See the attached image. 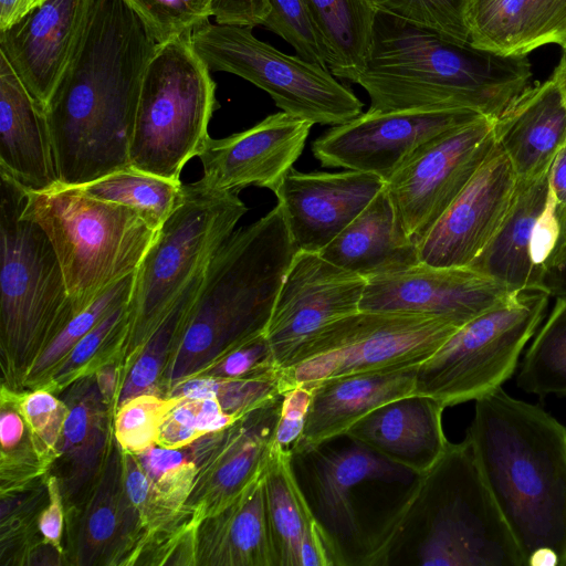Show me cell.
I'll return each instance as SVG.
<instances>
[{
    "label": "cell",
    "instance_id": "cell-33",
    "mask_svg": "<svg viewBox=\"0 0 566 566\" xmlns=\"http://www.w3.org/2000/svg\"><path fill=\"white\" fill-rule=\"evenodd\" d=\"M328 52V70L355 83L366 69L378 10L370 0H305Z\"/></svg>",
    "mask_w": 566,
    "mask_h": 566
},
{
    "label": "cell",
    "instance_id": "cell-55",
    "mask_svg": "<svg viewBox=\"0 0 566 566\" xmlns=\"http://www.w3.org/2000/svg\"><path fill=\"white\" fill-rule=\"evenodd\" d=\"M95 379L103 399L109 405L119 392L118 370L114 365H105L95 371Z\"/></svg>",
    "mask_w": 566,
    "mask_h": 566
},
{
    "label": "cell",
    "instance_id": "cell-6",
    "mask_svg": "<svg viewBox=\"0 0 566 566\" xmlns=\"http://www.w3.org/2000/svg\"><path fill=\"white\" fill-rule=\"evenodd\" d=\"M380 566H525L467 438L424 472Z\"/></svg>",
    "mask_w": 566,
    "mask_h": 566
},
{
    "label": "cell",
    "instance_id": "cell-42",
    "mask_svg": "<svg viewBox=\"0 0 566 566\" xmlns=\"http://www.w3.org/2000/svg\"><path fill=\"white\" fill-rule=\"evenodd\" d=\"M128 329L127 303L96 324L52 371L46 382L63 387L80 377V371L97 356L124 352Z\"/></svg>",
    "mask_w": 566,
    "mask_h": 566
},
{
    "label": "cell",
    "instance_id": "cell-38",
    "mask_svg": "<svg viewBox=\"0 0 566 566\" xmlns=\"http://www.w3.org/2000/svg\"><path fill=\"white\" fill-rule=\"evenodd\" d=\"M285 391L282 370L253 378L193 376L175 384L169 397L178 399L216 398L223 411L240 419Z\"/></svg>",
    "mask_w": 566,
    "mask_h": 566
},
{
    "label": "cell",
    "instance_id": "cell-23",
    "mask_svg": "<svg viewBox=\"0 0 566 566\" xmlns=\"http://www.w3.org/2000/svg\"><path fill=\"white\" fill-rule=\"evenodd\" d=\"M283 392L218 433L208 457L206 478L196 481L188 497L196 495L197 501H203L208 516L229 504L264 473L273 452Z\"/></svg>",
    "mask_w": 566,
    "mask_h": 566
},
{
    "label": "cell",
    "instance_id": "cell-30",
    "mask_svg": "<svg viewBox=\"0 0 566 566\" xmlns=\"http://www.w3.org/2000/svg\"><path fill=\"white\" fill-rule=\"evenodd\" d=\"M318 253L328 262L366 280L420 262L418 245L400 227L385 186Z\"/></svg>",
    "mask_w": 566,
    "mask_h": 566
},
{
    "label": "cell",
    "instance_id": "cell-39",
    "mask_svg": "<svg viewBox=\"0 0 566 566\" xmlns=\"http://www.w3.org/2000/svg\"><path fill=\"white\" fill-rule=\"evenodd\" d=\"M133 281L134 273L104 290L85 308L75 314L29 368L23 378L25 384L44 385L52 371L84 335L114 310L128 303Z\"/></svg>",
    "mask_w": 566,
    "mask_h": 566
},
{
    "label": "cell",
    "instance_id": "cell-16",
    "mask_svg": "<svg viewBox=\"0 0 566 566\" xmlns=\"http://www.w3.org/2000/svg\"><path fill=\"white\" fill-rule=\"evenodd\" d=\"M367 280L318 252L297 250L275 298L265 336L281 368L325 325L359 311Z\"/></svg>",
    "mask_w": 566,
    "mask_h": 566
},
{
    "label": "cell",
    "instance_id": "cell-49",
    "mask_svg": "<svg viewBox=\"0 0 566 566\" xmlns=\"http://www.w3.org/2000/svg\"><path fill=\"white\" fill-rule=\"evenodd\" d=\"M122 463L124 489L143 528L158 527L176 512L161 499L134 453L122 450Z\"/></svg>",
    "mask_w": 566,
    "mask_h": 566
},
{
    "label": "cell",
    "instance_id": "cell-35",
    "mask_svg": "<svg viewBox=\"0 0 566 566\" xmlns=\"http://www.w3.org/2000/svg\"><path fill=\"white\" fill-rule=\"evenodd\" d=\"M80 187L93 198L135 210L158 231L176 208L182 184L128 167Z\"/></svg>",
    "mask_w": 566,
    "mask_h": 566
},
{
    "label": "cell",
    "instance_id": "cell-29",
    "mask_svg": "<svg viewBox=\"0 0 566 566\" xmlns=\"http://www.w3.org/2000/svg\"><path fill=\"white\" fill-rule=\"evenodd\" d=\"M418 366L325 379L310 387L311 402L298 446L346 432L364 416L415 392Z\"/></svg>",
    "mask_w": 566,
    "mask_h": 566
},
{
    "label": "cell",
    "instance_id": "cell-58",
    "mask_svg": "<svg viewBox=\"0 0 566 566\" xmlns=\"http://www.w3.org/2000/svg\"><path fill=\"white\" fill-rule=\"evenodd\" d=\"M563 56L559 64L556 66L553 75L551 76L556 83L563 101L566 105V51H563Z\"/></svg>",
    "mask_w": 566,
    "mask_h": 566
},
{
    "label": "cell",
    "instance_id": "cell-56",
    "mask_svg": "<svg viewBox=\"0 0 566 566\" xmlns=\"http://www.w3.org/2000/svg\"><path fill=\"white\" fill-rule=\"evenodd\" d=\"M30 12L25 0H0V31H4Z\"/></svg>",
    "mask_w": 566,
    "mask_h": 566
},
{
    "label": "cell",
    "instance_id": "cell-12",
    "mask_svg": "<svg viewBox=\"0 0 566 566\" xmlns=\"http://www.w3.org/2000/svg\"><path fill=\"white\" fill-rule=\"evenodd\" d=\"M459 327L441 318L359 310L300 345L282 368L285 390L352 374L419 366Z\"/></svg>",
    "mask_w": 566,
    "mask_h": 566
},
{
    "label": "cell",
    "instance_id": "cell-52",
    "mask_svg": "<svg viewBox=\"0 0 566 566\" xmlns=\"http://www.w3.org/2000/svg\"><path fill=\"white\" fill-rule=\"evenodd\" d=\"M210 15L216 23L254 28L263 25L271 13L270 0H210Z\"/></svg>",
    "mask_w": 566,
    "mask_h": 566
},
{
    "label": "cell",
    "instance_id": "cell-22",
    "mask_svg": "<svg viewBox=\"0 0 566 566\" xmlns=\"http://www.w3.org/2000/svg\"><path fill=\"white\" fill-rule=\"evenodd\" d=\"M69 407L55 468L64 507L80 510L97 485L112 449L108 403L94 375L81 376L61 398Z\"/></svg>",
    "mask_w": 566,
    "mask_h": 566
},
{
    "label": "cell",
    "instance_id": "cell-59",
    "mask_svg": "<svg viewBox=\"0 0 566 566\" xmlns=\"http://www.w3.org/2000/svg\"><path fill=\"white\" fill-rule=\"evenodd\" d=\"M564 264H566V241L560 245V248L553 255L547 270L551 268L564 265Z\"/></svg>",
    "mask_w": 566,
    "mask_h": 566
},
{
    "label": "cell",
    "instance_id": "cell-45",
    "mask_svg": "<svg viewBox=\"0 0 566 566\" xmlns=\"http://www.w3.org/2000/svg\"><path fill=\"white\" fill-rule=\"evenodd\" d=\"M263 27L284 39L302 59L328 69V52L311 18L305 0H270Z\"/></svg>",
    "mask_w": 566,
    "mask_h": 566
},
{
    "label": "cell",
    "instance_id": "cell-50",
    "mask_svg": "<svg viewBox=\"0 0 566 566\" xmlns=\"http://www.w3.org/2000/svg\"><path fill=\"white\" fill-rule=\"evenodd\" d=\"M311 402V389L297 385L283 392L280 417L273 438V450L290 455L300 443Z\"/></svg>",
    "mask_w": 566,
    "mask_h": 566
},
{
    "label": "cell",
    "instance_id": "cell-3",
    "mask_svg": "<svg viewBox=\"0 0 566 566\" xmlns=\"http://www.w3.org/2000/svg\"><path fill=\"white\" fill-rule=\"evenodd\" d=\"M475 401L467 439L523 557L566 566V426L502 387Z\"/></svg>",
    "mask_w": 566,
    "mask_h": 566
},
{
    "label": "cell",
    "instance_id": "cell-47",
    "mask_svg": "<svg viewBox=\"0 0 566 566\" xmlns=\"http://www.w3.org/2000/svg\"><path fill=\"white\" fill-rule=\"evenodd\" d=\"M19 406L48 470L56 458L69 407L42 388L19 395Z\"/></svg>",
    "mask_w": 566,
    "mask_h": 566
},
{
    "label": "cell",
    "instance_id": "cell-40",
    "mask_svg": "<svg viewBox=\"0 0 566 566\" xmlns=\"http://www.w3.org/2000/svg\"><path fill=\"white\" fill-rule=\"evenodd\" d=\"M1 490H18L46 470L19 406V395L2 392L0 416Z\"/></svg>",
    "mask_w": 566,
    "mask_h": 566
},
{
    "label": "cell",
    "instance_id": "cell-18",
    "mask_svg": "<svg viewBox=\"0 0 566 566\" xmlns=\"http://www.w3.org/2000/svg\"><path fill=\"white\" fill-rule=\"evenodd\" d=\"M517 177L500 146L418 244L419 261L433 266L464 268L484 250L503 223Z\"/></svg>",
    "mask_w": 566,
    "mask_h": 566
},
{
    "label": "cell",
    "instance_id": "cell-34",
    "mask_svg": "<svg viewBox=\"0 0 566 566\" xmlns=\"http://www.w3.org/2000/svg\"><path fill=\"white\" fill-rule=\"evenodd\" d=\"M264 481L275 566H301L302 543L315 522L294 482L287 455L273 450Z\"/></svg>",
    "mask_w": 566,
    "mask_h": 566
},
{
    "label": "cell",
    "instance_id": "cell-14",
    "mask_svg": "<svg viewBox=\"0 0 566 566\" xmlns=\"http://www.w3.org/2000/svg\"><path fill=\"white\" fill-rule=\"evenodd\" d=\"M488 117L437 136L385 181L403 232L418 245L496 146Z\"/></svg>",
    "mask_w": 566,
    "mask_h": 566
},
{
    "label": "cell",
    "instance_id": "cell-27",
    "mask_svg": "<svg viewBox=\"0 0 566 566\" xmlns=\"http://www.w3.org/2000/svg\"><path fill=\"white\" fill-rule=\"evenodd\" d=\"M549 171L518 180L511 208L497 232L468 266L511 292L544 290V275L534 261V239L549 199ZM546 292V291H545Z\"/></svg>",
    "mask_w": 566,
    "mask_h": 566
},
{
    "label": "cell",
    "instance_id": "cell-61",
    "mask_svg": "<svg viewBox=\"0 0 566 566\" xmlns=\"http://www.w3.org/2000/svg\"><path fill=\"white\" fill-rule=\"evenodd\" d=\"M563 51H566V43L562 46Z\"/></svg>",
    "mask_w": 566,
    "mask_h": 566
},
{
    "label": "cell",
    "instance_id": "cell-60",
    "mask_svg": "<svg viewBox=\"0 0 566 566\" xmlns=\"http://www.w3.org/2000/svg\"><path fill=\"white\" fill-rule=\"evenodd\" d=\"M27 3H28V7L30 9V12L35 9L36 7L41 6L42 3H44L46 0H25Z\"/></svg>",
    "mask_w": 566,
    "mask_h": 566
},
{
    "label": "cell",
    "instance_id": "cell-10",
    "mask_svg": "<svg viewBox=\"0 0 566 566\" xmlns=\"http://www.w3.org/2000/svg\"><path fill=\"white\" fill-rule=\"evenodd\" d=\"M190 33L158 44L150 57L129 148L130 167L174 181L203 149L218 108L216 83Z\"/></svg>",
    "mask_w": 566,
    "mask_h": 566
},
{
    "label": "cell",
    "instance_id": "cell-31",
    "mask_svg": "<svg viewBox=\"0 0 566 566\" xmlns=\"http://www.w3.org/2000/svg\"><path fill=\"white\" fill-rule=\"evenodd\" d=\"M118 448V443H113L97 485L80 509L74 539L76 564H117V558L130 549L143 528L124 489Z\"/></svg>",
    "mask_w": 566,
    "mask_h": 566
},
{
    "label": "cell",
    "instance_id": "cell-37",
    "mask_svg": "<svg viewBox=\"0 0 566 566\" xmlns=\"http://www.w3.org/2000/svg\"><path fill=\"white\" fill-rule=\"evenodd\" d=\"M516 385L527 394L566 396V296L557 297L526 350Z\"/></svg>",
    "mask_w": 566,
    "mask_h": 566
},
{
    "label": "cell",
    "instance_id": "cell-13",
    "mask_svg": "<svg viewBox=\"0 0 566 566\" xmlns=\"http://www.w3.org/2000/svg\"><path fill=\"white\" fill-rule=\"evenodd\" d=\"M190 39L210 72L251 82L292 116L336 126L363 113L360 99L328 69L279 51L255 38L252 28L213 24L208 19L191 30Z\"/></svg>",
    "mask_w": 566,
    "mask_h": 566
},
{
    "label": "cell",
    "instance_id": "cell-41",
    "mask_svg": "<svg viewBox=\"0 0 566 566\" xmlns=\"http://www.w3.org/2000/svg\"><path fill=\"white\" fill-rule=\"evenodd\" d=\"M181 450L156 443L135 454L156 491L175 512L186 504L200 469L198 451Z\"/></svg>",
    "mask_w": 566,
    "mask_h": 566
},
{
    "label": "cell",
    "instance_id": "cell-25",
    "mask_svg": "<svg viewBox=\"0 0 566 566\" xmlns=\"http://www.w3.org/2000/svg\"><path fill=\"white\" fill-rule=\"evenodd\" d=\"M444 408L434 398L413 392L374 409L346 432L388 459L424 473L449 444L442 426Z\"/></svg>",
    "mask_w": 566,
    "mask_h": 566
},
{
    "label": "cell",
    "instance_id": "cell-11",
    "mask_svg": "<svg viewBox=\"0 0 566 566\" xmlns=\"http://www.w3.org/2000/svg\"><path fill=\"white\" fill-rule=\"evenodd\" d=\"M549 296L542 290L516 292L460 326L418 366L415 394L450 407L501 388L542 322Z\"/></svg>",
    "mask_w": 566,
    "mask_h": 566
},
{
    "label": "cell",
    "instance_id": "cell-32",
    "mask_svg": "<svg viewBox=\"0 0 566 566\" xmlns=\"http://www.w3.org/2000/svg\"><path fill=\"white\" fill-rule=\"evenodd\" d=\"M264 474L265 471L229 504L208 516L199 538L205 564L275 566L266 520Z\"/></svg>",
    "mask_w": 566,
    "mask_h": 566
},
{
    "label": "cell",
    "instance_id": "cell-44",
    "mask_svg": "<svg viewBox=\"0 0 566 566\" xmlns=\"http://www.w3.org/2000/svg\"><path fill=\"white\" fill-rule=\"evenodd\" d=\"M158 44L169 42L209 19L210 0H123Z\"/></svg>",
    "mask_w": 566,
    "mask_h": 566
},
{
    "label": "cell",
    "instance_id": "cell-54",
    "mask_svg": "<svg viewBox=\"0 0 566 566\" xmlns=\"http://www.w3.org/2000/svg\"><path fill=\"white\" fill-rule=\"evenodd\" d=\"M548 207L553 224L555 228L557 243L558 229L562 220L566 214V144L558 151L551 166L548 176Z\"/></svg>",
    "mask_w": 566,
    "mask_h": 566
},
{
    "label": "cell",
    "instance_id": "cell-7",
    "mask_svg": "<svg viewBox=\"0 0 566 566\" xmlns=\"http://www.w3.org/2000/svg\"><path fill=\"white\" fill-rule=\"evenodd\" d=\"M0 179L1 353L12 374L25 376L77 312L50 239L22 216L27 189L2 171Z\"/></svg>",
    "mask_w": 566,
    "mask_h": 566
},
{
    "label": "cell",
    "instance_id": "cell-8",
    "mask_svg": "<svg viewBox=\"0 0 566 566\" xmlns=\"http://www.w3.org/2000/svg\"><path fill=\"white\" fill-rule=\"evenodd\" d=\"M22 216L50 239L77 313L135 273L157 232L135 210L63 185L27 190Z\"/></svg>",
    "mask_w": 566,
    "mask_h": 566
},
{
    "label": "cell",
    "instance_id": "cell-28",
    "mask_svg": "<svg viewBox=\"0 0 566 566\" xmlns=\"http://www.w3.org/2000/svg\"><path fill=\"white\" fill-rule=\"evenodd\" d=\"M470 43L503 55H527L566 43V0H465Z\"/></svg>",
    "mask_w": 566,
    "mask_h": 566
},
{
    "label": "cell",
    "instance_id": "cell-20",
    "mask_svg": "<svg viewBox=\"0 0 566 566\" xmlns=\"http://www.w3.org/2000/svg\"><path fill=\"white\" fill-rule=\"evenodd\" d=\"M376 175L301 172L291 168L273 191L297 250L319 252L384 188Z\"/></svg>",
    "mask_w": 566,
    "mask_h": 566
},
{
    "label": "cell",
    "instance_id": "cell-46",
    "mask_svg": "<svg viewBox=\"0 0 566 566\" xmlns=\"http://www.w3.org/2000/svg\"><path fill=\"white\" fill-rule=\"evenodd\" d=\"M378 11L432 29L454 41L470 43L464 21L465 0H370Z\"/></svg>",
    "mask_w": 566,
    "mask_h": 566
},
{
    "label": "cell",
    "instance_id": "cell-43",
    "mask_svg": "<svg viewBox=\"0 0 566 566\" xmlns=\"http://www.w3.org/2000/svg\"><path fill=\"white\" fill-rule=\"evenodd\" d=\"M179 400L143 394L119 406L114 419V434L119 449L136 454L156 444L161 423Z\"/></svg>",
    "mask_w": 566,
    "mask_h": 566
},
{
    "label": "cell",
    "instance_id": "cell-19",
    "mask_svg": "<svg viewBox=\"0 0 566 566\" xmlns=\"http://www.w3.org/2000/svg\"><path fill=\"white\" fill-rule=\"evenodd\" d=\"M313 125L279 112L243 132L210 137L198 156L199 181L219 191L238 193L248 186L274 191L302 154Z\"/></svg>",
    "mask_w": 566,
    "mask_h": 566
},
{
    "label": "cell",
    "instance_id": "cell-36",
    "mask_svg": "<svg viewBox=\"0 0 566 566\" xmlns=\"http://www.w3.org/2000/svg\"><path fill=\"white\" fill-rule=\"evenodd\" d=\"M205 268L188 283L167 316L135 354L137 359L119 386L117 408L138 395L156 394L155 385L186 328Z\"/></svg>",
    "mask_w": 566,
    "mask_h": 566
},
{
    "label": "cell",
    "instance_id": "cell-48",
    "mask_svg": "<svg viewBox=\"0 0 566 566\" xmlns=\"http://www.w3.org/2000/svg\"><path fill=\"white\" fill-rule=\"evenodd\" d=\"M282 370L264 333L233 348L197 376L253 378Z\"/></svg>",
    "mask_w": 566,
    "mask_h": 566
},
{
    "label": "cell",
    "instance_id": "cell-57",
    "mask_svg": "<svg viewBox=\"0 0 566 566\" xmlns=\"http://www.w3.org/2000/svg\"><path fill=\"white\" fill-rule=\"evenodd\" d=\"M543 284L551 296H566V264L548 269L545 272Z\"/></svg>",
    "mask_w": 566,
    "mask_h": 566
},
{
    "label": "cell",
    "instance_id": "cell-21",
    "mask_svg": "<svg viewBox=\"0 0 566 566\" xmlns=\"http://www.w3.org/2000/svg\"><path fill=\"white\" fill-rule=\"evenodd\" d=\"M92 0H46L0 31V52L43 108L76 46Z\"/></svg>",
    "mask_w": 566,
    "mask_h": 566
},
{
    "label": "cell",
    "instance_id": "cell-15",
    "mask_svg": "<svg viewBox=\"0 0 566 566\" xmlns=\"http://www.w3.org/2000/svg\"><path fill=\"white\" fill-rule=\"evenodd\" d=\"M479 117L468 109H368L326 130L313 142L312 153L324 167L368 172L386 181L420 146Z\"/></svg>",
    "mask_w": 566,
    "mask_h": 566
},
{
    "label": "cell",
    "instance_id": "cell-4",
    "mask_svg": "<svg viewBox=\"0 0 566 566\" xmlns=\"http://www.w3.org/2000/svg\"><path fill=\"white\" fill-rule=\"evenodd\" d=\"M289 464L331 566H380L424 473L348 432L296 447Z\"/></svg>",
    "mask_w": 566,
    "mask_h": 566
},
{
    "label": "cell",
    "instance_id": "cell-53",
    "mask_svg": "<svg viewBox=\"0 0 566 566\" xmlns=\"http://www.w3.org/2000/svg\"><path fill=\"white\" fill-rule=\"evenodd\" d=\"M46 490L49 503L38 517V528L44 538V543L52 545L62 554L61 536L64 502L55 475L49 476Z\"/></svg>",
    "mask_w": 566,
    "mask_h": 566
},
{
    "label": "cell",
    "instance_id": "cell-24",
    "mask_svg": "<svg viewBox=\"0 0 566 566\" xmlns=\"http://www.w3.org/2000/svg\"><path fill=\"white\" fill-rule=\"evenodd\" d=\"M0 171L28 191L61 185L43 107L0 52Z\"/></svg>",
    "mask_w": 566,
    "mask_h": 566
},
{
    "label": "cell",
    "instance_id": "cell-5",
    "mask_svg": "<svg viewBox=\"0 0 566 566\" xmlns=\"http://www.w3.org/2000/svg\"><path fill=\"white\" fill-rule=\"evenodd\" d=\"M296 251L279 205L229 235L205 268L186 328L163 373L169 388L265 332Z\"/></svg>",
    "mask_w": 566,
    "mask_h": 566
},
{
    "label": "cell",
    "instance_id": "cell-51",
    "mask_svg": "<svg viewBox=\"0 0 566 566\" xmlns=\"http://www.w3.org/2000/svg\"><path fill=\"white\" fill-rule=\"evenodd\" d=\"M203 437L193 399H180L160 426L157 444L180 449Z\"/></svg>",
    "mask_w": 566,
    "mask_h": 566
},
{
    "label": "cell",
    "instance_id": "cell-9",
    "mask_svg": "<svg viewBox=\"0 0 566 566\" xmlns=\"http://www.w3.org/2000/svg\"><path fill=\"white\" fill-rule=\"evenodd\" d=\"M247 211L237 192L213 190L199 180L182 185L176 208L134 273L124 344L128 355L154 333Z\"/></svg>",
    "mask_w": 566,
    "mask_h": 566
},
{
    "label": "cell",
    "instance_id": "cell-26",
    "mask_svg": "<svg viewBox=\"0 0 566 566\" xmlns=\"http://www.w3.org/2000/svg\"><path fill=\"white\" fill-rule=\"evenodd\" d=\"M494 133L518 180L548 172L566 144V105L554 80L528 86L494 122Z\"/></svg>",
    "mask_w": 566,
    "mask_h": 566
},
{
    "label": "cell",
    "instance_id": "cell-17",
    "mask_svg": "<svg viewBox=\"0 0 566 566\" xmlns=\"http://www.w3.org/2000/svg\"><path fill=\"white\" fill-rule=\"evenodd\" d=\"M513 294L468 266L442 268L418 262L368 279L359 310L421 315L462 326Z\"/></svg>",
    "mask_w": 566,
    "mask_h": 566
},
{
    "label": "cell",
    "instance_id": "cell-1",
    "mask_svg": "<svg viewBox=\"0 0 566 566\" xmlns=\"http://www.w3.org/2000/svg\"><path fill=\"white\" fill-rule=\"evenodd\" d=\"M157 45L123 0H92L43 108L61 185L80 187L130 167L143 76Z\"/></svg>",
    "mask_w": 566,
    "mask_h": 566
},
{
    "label": "cell",
    "instance_id": "cell-2",
    "mask_svg": "<svg viewBox=\"0 0 566 566\" xmlns=\"http://www.w3.org/2000/svg\"><path fill=\"white\" fill-rule=\"evenodd\" d=\"M532 76L527 55L479 49L378 11L355 84L367 92L369 111L468 109L496 120Z\"/></svg>",
    "mask_w": 566,
    "mask_h": 566
}]
</instances>
